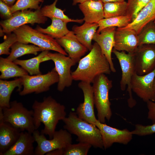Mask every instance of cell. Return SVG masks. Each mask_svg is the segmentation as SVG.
<instances>
[{
	"instance_id": "6da1fadb",
	"label": "cell",
	"mask_w": 155,
	"mask_h": 155,
	"mask_svg": "<svg viewBox=\"0 0 155 155\" xmlns=\"http://www.w3.org/2000/svg\"><path fill=\"white\" fill-rule=\"evenodd\" d=\"M32 108L35 130L43 123L44 127L40 133L52 139L59 121L66 117L65 106L49 96L44 97L41 102L35 100Z\"/></svg>"
},
{
	"instance_id": "7a4b0ae2",
	"label": "cell",
	"mask_w": 155,
	"mask_h": 155,
	"mask_svg": "<svg viewBox=\"0 0 155 155\" xmlns=\"http://www.w3.org/2000/svg\"><path fill=\"white\" fill-rule=\"evenodd\" d=\"M78 63L76 69L71 72L74 80L91 84L99 75L110 74L111 72L108 60L96 42L93 44L89 53Z\"/></svg>"
},
{
	"instance_id": "3957f363",
	"label": "cell",
	"mask_w": 155,
	"mask_h": 155,
	"mask_svg": "<svg viewBox=\"0 0 155 155\" xmlns=\"http://www.w3.org/2000/svg\"><path fill=\"white\" fill-rule=\"evenodd\" d=\"M62 121L64 129L75 135L77 141L90 144L95 148H104L100 131L95 125L82 119L76 112L71 111Z\"/></svg>"
},
{
	"instance_id": "277c9868",
	"label": "cell",
	"mask_w": 155,
	"mask_h": 155,
	"mask_svg": "<svg viewBox=\"0 0 155 155\" xmlns=\"http://www.w3.org/2000/svg\"><path fill=\"white\" fill-rule=\"evenodd\" d=\"M33 115L32 109L28 110L16 100L10 102L9 107L0 108V121L32 134L35 130Z\"/></svg>"
},
{
	"instance_id": "5b68a950",
	"label": "cell",
	"mask_w": 155,
	"mask_h": 155,
	"mask_svg": "<svg viewBox=\"0 0 155 155\" xmlns=\"http://www.w3.org/2000/svg\"><path fill=\"white\" fill-rule=\"evenodd\" d=\"M92 83L97 119L104 123L106 120L110 119L112 115L109 98V92L113 86L112 81L105 74H102L97 76Z\"/></svg>"
},
{
	"instance_id": "8992f818",
	"label": "cell",
	"mask_w": 155,
	"mask_h": 155,
	"mask_svg": "<svg viewBox=\"0 0 155 155\" xmlns=\"http://www.w3.org/2000/svg\"><path fill=\"white\" fill-rule=\"evenodd\" d=\"M13 32L16 35L18 41L19 42L25 44L31 43L44 50H52L68 55L56 39L28 25H22L15 30Z\"/></svg>"
},
{
	"instance_id": "52a82bcc",
	"label": "cell",
	"mask_w": 155,
	"mask_h": 155,
	"mask_svg": "<svg viewBox=\"0 0 155 155\" xmlns=\"http://www.w3.org/2000/svg\"><path fill=\"white\" fill-rule=\"evenodd\" d=\"M32 135L37 144L35 155H44L54 150L64 148L72 143L71 134L65 129L55 131L53 138L49 140L38 129L34 131Z\"/></svg>"
},
{
	"instance_id": "ba28073f",
	"label": "cell",
	"mask_w": 155,
	"mask_h": 155,
	"mask_svg": "<svg viewBox=\"0 0 155 155\" xmlns=\"http://www.w3.org/2000/svg\"><path fill=\"white\" fill-rule=\"evenodd\" d=\"M21 77L23 88L19 94L21 96L33 92L38 94L48 91L51 86L58 83L59 81L58 75L54 68L45 74L27 75Z\"/></svg>"
},
{
	"instance_id": "9c48e42d",
	"label": "cell",
	"mask_w": 155,
	"mask_h": 155,
	"mask_svg": "<svg viewBox=\"0 0 155 155\" xmlns=\"http://www.w3.org/2000/svg\"><path fill=\"white\" fill-rule=\"evenodd\" d=\"M112 53L118 60L121 69V78L120 82L121 90L124 91L127 86V90L129 95L128 104L129 107L132 108L136 104V100L133 97L131 87L132 78L136 73L134 53H126L125 51H118L113 49Z\"/></svg>"
},
{
	"instance_id": "30bf717a",
	"label": "cell",
	"mask_w": 155,
	"mask_h": 155,
	"mask_svg": "<svg viewBox=\"0 0 155 155\" xmlns=\"http://www.w3.org/2000/svg\"><path fill=\"white\" fill-rule=\"evenodd\" d=\"M40 9L34 11L26 9L14 13L10 19L0 21L3 32L7 34L11 33L20 27L28 24H44L47 18L42 15Z\"/></svg>"
},
{
	"instance_id": "8fae6325",
	"label": "cell",
	"mask_w": 155,
	"mask_h": 155,
	"mask_svg": "<svg viewBox=\"0 0 155 155\" xmlns=\"http://www.w3.org/2000/svg\"><path fill=\"white\" fill-rule=\"evenodd\" d=\"M48 55L54 63V67L59 77L57 89L63 91L72 85L73 80L71 71V67L76 63L69 56L59 53L49 52Z\"/></svg>"
},
{
	"instance_id": "7c38bea8",
	"label": "cell",
	"mask_w": 155,
	"mask_h": 155,
	"mask_svg": "<svg viewBox=\"0 0 155 155\" xmlns=\"http://www.w3.org/2000/svg\"><path fill=\"white\" fill-rule=\"evenodd\" d=\"M94 125L99 129L105 150L111 147L114 143L124 145L128 144L132 140L131 131L125 129H119L100 122L98 119Z\"/></svg>"
},
{
	"instance_id": "4fadbf2b",
	"label": "cell",
	"mask_w": 155,
	"mask_h": 155,
	"mask_svg": "<svg viewBox=\"0 0 155 155\" xmlns=\"http://www.w3.org/2000/svg\"><path fill=\"white\" fill-rule=\"evenodd\" d=\"M155 78V69L146 74L140 75L135 73L131 81L132 91L144 101L155 102V92L153 84Z\"/></svg>"
},
{
	"instance_id": "5bb4252c",
	"label": "cell",
	"mask_w": 155,
	"mask_h": 155,
	"mask_svg": "<svg viewBox=\"0 0 155 155\" xmlns=\"http://www.w3.org/2000/svg\"><path fill=\"white\" fill-rule=\"evenodd\" d=\"M134 54L135 71L137 75H143L155 69V44L140 45Z\"/></svg>"
},
{
	"instance_id": "9a60e30c",
	"label": "cell",
	"mask_w": 155,
	"mask_h": 155,
	"mask_svg": "<svg viewBox=\"0 0 155 155\" xmlns=\"http://www.w3.org/2000/svg\"><path fill=\"white\" fill-rule=\"evenodd\" d=\"M90 84L82 81L78 83V86L83 93L84 101L79 104L76 113L80 118L94 125L97 119L94 114L93 92L92 86Z\"/></svg>"
},
{
	"instance_id": "2e32d148",
	"label": "cell",
	"mask_w": 155,
	"mask_h": 155,
	"mask_svg": "<svg viewBox=\"0 0 155 155\" xmlns=\"http://www.w3.org/2000/svg\"><path fill=\"white\" fill-rule=\"evenodd\" d=\"M113 49L133 54L139 46L138 34L133 29L125 27L117 28Z\"/></svg>"
},
{
	"instance_id": "e0dca14e",
	"label": "cell",
	"mask_w": 155,
	"mask_h": 155,
	"mask_svg": "<svg viewBox=\"0 0 155 155\" xmlns=\"http://www.w3.org/2000/svg\"><path fill=\"white\" fill-rule=\"evenodd\" d=\"M117 28L109 27L102 30L99 33L96 32L93 40L99 46L102 53L108 60L112 72L115 73L116 70L112 58V53L115 45V33Z\"/></svg>"
},
{
	"instance_id": "ac0fdd59",
	"label": "cell",
	"mask_w": 155,
	"mask_h": 155,
	"mask_svg": "<svg viewBox=\"0 0 155 155\" xmlns=\"http://www.w3.org/2000/svg\"><path fill=\"white\" fill-rule=\"evenodd\" d=\"M58 43L68 55V56L76 63L78 62L82 57L88 50L77 39L72 31H69L65 36L55 39Z\"/></svg>"
},
{
	"instance_id": "d6986e66",
	"label": "cell",
	"mask_w": 155,
	"mask_h": 155,
	"mask_svg": "<svg viewBox=\"0 0 155 155\" xmlns=\"http://www.w3.org/2000/svg\"><path fill=\"white\" fill-rule=\"evenodd\" d=\"M21 131L8 123L0 121V155H3L15 144Z\"/></svg>"
},
{
	"instance_id": "ffe728a7",
	"label": "cell",
	"mask_w": 155,
	"mask_h": 155,
	"mask_svg": "<svg viewBox=\"0 0 155 155\" xmlns=\"http://www.w3.org/2000/svg\"><path fill=\"white\" fill-rule=\"evenodd\" d=\"M34 142L32 134L22 131L16 142L3 155H34Z\"/></svg>"
},
{
	"instance_id": "44dd1931",
	"label": "cell",
	"mask_w": 155,
	"mask_h": 155,
	"mask_svg": "<svg viewBox=\"0 0 155 155\" xmlns=\"http://www.w3.org/2000/svg\"><path fill=\"white\" fill-rule=\"evenodd\" d=\"M79 7L83 14L84 22L98 23L104 18L103 3L100 0H90L79 4Z\"/></svg>"
},
{
	"instance_id": "7402d4cb",
	"label": "cell",
	"mask_w": 155,
	"mask_h": 155,
	"mask_svg": "<svg viewBox=\"0 0 155 155\" xmlns=\"http://www.w3.org/2000/svg\"><path fill=\"white\" fill-rule=\"evenodd\" d=\"M155 20V0H150L140 10L136 18L126 26L134 30L138 34L148 23Z\"/></svg>"
},
{
	"instance_id": "603a6c76",
	"label": "cell",
	"mask_w": 155,
	"mask_h": 155,
	"mask_svg": "<svg viewBox=\"0 0 155 155\" xmlns=\"http://www.w3.org/2000/svg\"><path fill=\"white\" fill-rule=\"evenodd\" d=\"M98 23H89L86 22L82 25H74L72 31L78 40L90 51L92 48V42L93 36L98 28Z\"/></svg>"
},
{
	"instance_id": "cb8c5ba5",
	"label": "cell",
	"mask_w": 155,
	"mask_h": 155,
	"mask_svg": "<svg viewBox=\"0 0 155 155\" xmlns=\"http://www.w3.org/2000/svg\"><path fill=\"white\" fill-rule=\"evenodd\" d=\"M22 86V78L13 80H0V108L9 107L11 94L16 88L18 91H21Z\"/></svg>"
},
{
	"instance_id": "d4e9b609",
	"label": "cell",
	"mask_w": 155,
	"mask_h": 155,
	"mask_svg": "<svg viewBox=\"0 0 155 155\" xmlns=\"http://www.w3.org/2000/svg\"><path fill=\"white\" fill-rule=\"evenodd\" d=\"M0 78L3 80L15 77H21L28 75L27 71L19 67L13 61L1 57H0Z\"/></svg>"
},
{
	"instance_id": "484cf974",
	"label": "cell",
	"mask_w": 155,
	"mask_h": 155,
	"mask_svg": "<svg viewBox=\"0 0 155 155\" xmlns=\"http://www.w3.org/2000/svg\"><path fill=\"white\" fill-rule=\"evenodd\" d=\"M51 25L45 28L37 26L36 29L39 32L49 35L54 38H59L65 35L69 30L68 29L67 23L57 18H51Z\"/></svg>"
},
{
	"instance_id": "4316f807",
	"label": "cell",
	"mask_w": 155,
	"mask_h": 155,
	"mask_svg": "<svg viewBox=\"0 0 155 155\" xmlns=\"http://www.w3.org/2000/svg\"><path fill=\"white\" fill-rule=\"evenodd\" d=\"M49 52V50H44L34 57L26 60L17 59L13 62L16 64L21 66L31 75L41 74L42 73L39 68L40 64L42 62L43 58L47 55Z\"/></svg>"
},
{
	"instance_id": "83f0119b",
	"label": "cell",
	"mask_w": 155,
	"mask_h": 155,
	"mask_svg": "<svg viewBox=\"0 0 155 155\" xmlns=\"http://www.w3.org/2000/svg\"><path fill=\"white\" fill-rule=\"evenodd\" d=\"M11 51L7 58L9 61H13L23 55L28 54L36 55L39 51L44 50L34 45H28L17 41L11 46Z\"/></svg>"
},
{
	"instance_id": "f1b7e54d",
	"label": "cell",
	"mask_w": 155,
	"mask_h": 155,
	"mask_svg": "<svg viewBox=\"0 0 155 155\" xmlns=\"http://www.w3.org/2000/svg\"><path fill=\"white\" fill-rule=\"evenodd\" d=\"M58 0H55L52 4L45 5L41 8V11L42 15L51 19L52 18L59 19L67 23L74 22L81 24L84 21L83 19H72L65 15L64 11L56 7Z\"/></svg>"
},
{
	"instance_id": "f546056e",
	"label": "cell",
	"mask_w": 155,
	"mask_h": 155,
	"mask_svg": "<svg viewBox=\"0 0 155 155\" xmlns=\"http://www.w3.org/2000/svg\"><path fill=\"white\" fill-rule=\"evenodd\" d=\"M131 22V18L127 15L104 18L98 23L99 27L96 32L99 33L102 29L109 27H124Z\"/></svg>"
},
{
	"instance_id": "4dcf8cb0",
	"label": "cell",
	"mask_w": 155,
	"mask_h": 155,
	"mask_svg": "<svg viewBox=\"0 0 155 155\" xmlns=\"http://www.w3.org/2000/svg\"><path fill=\"white\" fill-rule=\"evenodd\" d=\"M127 8V3L125 1L104 3V18L126 15Z\"/></svg>"
},
{
	"instance_id": "1f68e13d",
	"label": "cell",
	"mask_w": 155,
	"mask_h": 155,
	"mask_svg": "<svg viewBox=\"0 0 155 155\" xmlns=\"http://www.w3.org/2000/svg\"><path fill=\"white\" fill-rule=\"evenodd\" d=\"M139 46L155 44V23L150 22L145 26L138 34Z\"/></svg>"
},
{
	"instance_id": "d6a6232c",
	"label": "cell",
	"mask_w": 155,
	"mask_h": 155,
	"mask_svg": "<svg viewBox=\"0 0 155 155\" xmlns=\"http://www.w3.org/2000/svg\"><path fill=\"white\" fill-rule=\"evenodd\" d=\"M92 146L90 144L83 142L71 143L63 148V155H87Z\"/></svg>"
},
{
	"instance_id": "836d02e7",
	"label": "cell",
	"mask_w": 155,
	"mask_h": 155,
	"mask_svg": "<svg viewBox=\"0 0 155 155\" xmlns=\"http://www.w3.org/2000/svg\"><path fill=\"white\" fill-rule=\"evenodd\" d=\"M44 0H17L16 3L10 7L12 13L19 11L28 9L35 10L41 9L39 4Z\"/></svg>"
},
{
	"instance_id": "e575fe53",
	"label": "cell",
	"mask_w": 155,
	"mask_h": 155,
	"mask_svg": "<svg viewBox=\"0 0 155 155\" xmlns=\"http://www.w3.org/2000/svg\"><path fill=\"white\" fill-rule=\"evenodd\" d=\"M150 0H127L126 15L130 17L132 21L140 10Z\"/></svg>"
},
{
	"instance_id": "d590c367",
	"label": "cell",
	"mask_w": 155,
	"mask_h": 155,
	"mask_svg": "<svg viewBox=\"0 0 155 155\" xmlns=\"http://www.w3.org/2000/svg\"><path fill=\"white\" fill-rule=\"evenodd\" d=\"M4 42L0 44V55H9V48L16 42L18 41L17 36L13 32L7 34Z\"/></svg>"
},
{
	"instance_id": "8d00e7d4",
	"label": "cell",
	"mask_w": 155,
	"mask_h": 155,
	"mask_svg": "<svg viewBox=\"0 0 155 155\" xmlns=\"http://www.w3.org/2000/svg\"><path fill=\"white\" fill-rule=\"evenodd\" d=\"M132 134L140 136H144L155 133V123L150 125H144L137 124L135 126V129L131 131Z\"/></svg>"
},
{
	"instance_id": "74e56055",
	"label": "cell",
	"mask_w": 155,
	"mask_h": 155,
	"mask_svg": "<svg viewBox=\"0 0 155 155\" xmlns=\"http://www.w3.org/2000/svg\"><path fill=\"white\" fill-rule=\"evenodd\" d=\"M0 14L1 17L7 20L11 18L13 16L11 11L10 7L0 0Z\"/></svg>"
},
{
	"instance_id": "f35d334b",
	"label": "cell",
	"mask_w": 155,
	"mask_h": 155,
	"mask_svg": "<svg viewBox=\"0 0 155 155\" xmlns=\"http://www.w3.org/2000/svg\"><path fill=\"white\" fill-rule=\"evenodd\" d=\"M147 103L148 112V118L152 121L153 123H155V102L149 100Z\"/></svg>"
},
{
	"instance_id": "ab89813d",
	"label": "cell",
	"mask_w": 155,
	"mask_h": 155,
	"mask_svg": "<svg viewBox=\"0 0 155 155\" xmlns=\"http://www.w3.org/2000/svg\"><path fill=\"white\" fill-rule=\"evenodd\" d=\"M46 155H63V148L54 150L46 153Z\"/></svg>"
},
{
	"instance_id": "60d3db41",
	"label": "cell",
	"mask_w": 155,
	"mask_h": 155,
	"mask_svg": "<svg viewBox=\"0 0 155 155\" xmlns=\"http://www.w3.org/2000/svg\"><path fill=\"white\" fill-rule=\"evenodd\" d=\"M8 6L11 7L14 4L16 0H0Z\"/></svg>"
},
{
	"instance_id": "b9f144b4",
	"label": "cell",
	"mask_w": 155,
	"mask_h": 155,
	"mask_svg": "<svg viewBox=\"0 0 155 155\" xmlns=\"http://www.w3.org/2000/svg\"><path fill=\"white\" fill-rule=\"evenodd\" d=\"M90 0L98 1L99 0H73L72 5H75L77 3L81 4L86 1Z\"/></svg>"
},
{
	"instance_id": "7bdbcfd3",
	"label": "cell",
	"mask_w": 155,
	"mask_h": 155,
	"mask_svg": "<svg viewBox=\"0 0 155 155\" xmlns=\"http://www.w3.org/2000/svg\"><path fill=\"white\" fill-rule=\"evenodd\" d=\"M103 3L111 2H122L125 1V0H100Z\"/></svg>"
},
{
	"instance_id": "ee69618b",
	"label": "cell",
	"mask_w": 155,
	"mask_h": 155,
	"mask_svg": "<svg viewBox=\"0 0 155 155\" xmlns=\"http://www.w3.org/2000/svg\"><path fill=\"white\" fill-rule=\"evenodd\" d=\"M153 88L155 92V78L154 80V84H153Z\"/></svg>"
},
{
	"instance_id": "f6af8a7d",
	"label": "cell",
	"mask_w": 155,
	"mask_h": 155,
	"mask_svg": "<svg viewBox=\"0 0 155 155\" xmlns=\"http://www.w3.org/2000/svg\"><path fill=\"white\" fill-rule=\"evenodd\" d=\"M154 23H155V20L154 21Z\"/></svg>"
}]
</instances>
